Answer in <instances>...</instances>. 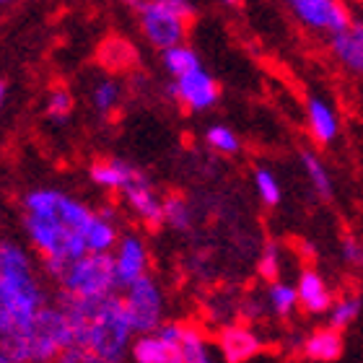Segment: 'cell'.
Returning <instances> with one entry per match:
<instances>
[{
	"mask_svg": "<svg viewBox=\"0 0 363 363\" xmlns=\"http://www.w3.org/2000/svg\"><path fill=\"white\" fill-rule=\"evenodd\" d=\"M361 294H345L337 296L333 306L327 309V327H333L337 333H345L348 327H353L361 317Z\"/></svg>",
	"mask_w": 363,
	"mask_h": 363,
	"instance_id": "ffe728a7",
	"label": "cell"
},
{
	"mask_svg": "<svg viewBox=\"0 0 363 363\" xmlns=\"http://www.w3.org/2000/svg\"><path fill=\"white\" fill-rule=\"evenodd\" d=\"M265 301H262V298H259V296H247V298H244V303H242V317L244 319H255V317H262V314H265Z\"/></svg>",
	"mask_w": 363,
	"mask_h": 363,
	"instance_id": "1f68e13d",
	"label": "cell"
},
{
	"mask_svg": "<svg viewBox=\"0 0 363 363\" xmlns=\"http://www.w3.org/2000/svg\"><path fill=\"white\" fill-rule=\"evenodd\" d=\"M161 60H164V68L172 78H182L192 73V70L203 68V60H200V52L195 47H189L187 42H182L177 47H169L161 52Z\"/></svg>",
	"mask_w": 363,
	"mask_h": 363,
	"instance_id": "44dd1931",
	"label": "cell"
},
{
	"mask_svg": "<svg viewBox=\"0 0 363 363\" xmlns=\"http://www.w3.org/2000/svg\"><path fill=\"white\" fill-rule=\"evenodd\" d=\"M6 101H8V81L0 78V112L6 109Z\"/></svg>",
	"mask_w": 363,
	"mask_h": 363,
	"instance_id": "d6a6232c",
	"label": "cell"
},
{
	"mask_svg": "<svg viewBox=\"0 0 363 363\" xmlns=\"http://www.w3.org/2000/svg\"><path fill=\"white\" fill-rule=\"evenodd\" d=\"M125 205L130 208V213L135 216L145 228H161L164 226V213H161V203H164V197L156 192L148 177L140 174L133 184L120 192Z\"/></svg>",
	"mask_w": 363,
	"mask_h": 363,
	"instance_id": "7c38bea8",
	"label": "cell"
},
{
	"mask_svg": "<svg viewBox=\"0 0 363 363\" xmlns=\"http://www.w3.org/2000/svg\"><path fill=\"white\" fill-rule=\"evenodd\" d=\"M0 220H3V211H0Z\"/></svg>",
	"mask_w": 363,
	"mask_h": 363,
	"instance_id": "d590c367",
	"label": "cell"
},
{
	"mask_svg": "<svg viewBox=\"0 0 363 363\" xmlns=\"http://www.w3.org/2000/svg\"><path fill=\"white\" fill-rule=\"evenodd\" d=\"M164 226H169L177 234H187L192 228V205L184 195H167L161 203Z\"/></svg>",
	"mask_w": 363,
	"mask_h": 363,
	"instance_id": "cb8c5ba5",
	"label": "cell"
},
{
	"mask_svg": "<svg viewBox=\"0 0 363 363\" xmlns=\"http://www.w3.org/2000/svg\"><path fill=\"white\" fill-rule=\"evenodd\" d=\"M8 3H16V0H0V6H8Z\"/></svg>",
	"mask_w": 363,
	"mask_h": 363,
	"instance_id": "e575fe53",
	"label": "cell"
},
{
	"mask_svg": "<svg viewBox=\"0 0 363 363\" xmlns=\"http://www.w3.org/2000/svg\"><path fill=\"white\" fill-rule=\"evenodd\" d=\"M296 21L309 31L333 37L353 23V11L345 0H286Z\"/></svg>",
	"mask_w": 363,
	"mask_h": 363,
	"instance_id": "52a82bcc",
	"label": "cell"
},
{
	"mask_svg": "<svg viewBox=\"0 0 363 363\" xmlns=\"http://www.w3.org/2000/svg\"><path fill=\"white\" fill-rule=\"evenodd\" d=\"M94 208L57 187H31L21 197V228L39 262L68 265L86 255V228Z\"/></svg>",
	"mask_w": 363,
	"mask_h": 363,
	"instance_id": "6da1fadb",
	"label": "cell"
},
{
	"mask_svg": "<svg viewBox=\"0 0 363 363\" xmlns=\"http://www.w3.org/2000/svg\"><path fill=\"white\" fill-rule=\"evenodd\" d=\"M218 6H223V8H239L242 6V0H216Z\"/></svg>",
	"mask_w": 363,
	"mask_h": 363,
	"instance_id": "836d02e7",
	"label": "cell"
},
{
	"mask_svg": "<svg viewBox=\"0 0 363 363\" xmlns=\"http://www.w3.org/2000/svg\"><path fill=\"white\" fill-rule=\"evenodd\" d=\"M205 143L211 151H216L218 156H236L242 151V140L228 125H211L205 130Z\"/></svg>",
	"mask_w": 363,
	"mask_h": 363,
	"instance_id": "484cf974",
	"label": "cell"
},
{
	"mask_svg": "<svg viewBox=\"0 0 363 363\" xmlns=\"http://www.w3.org/2000/svg\"><path fill=\"white\" fill-rule=\"evenodd\" d=\"M169 94L174 96V101L182 109H187L192 114H203L211 112L213 106L218 104L220 86L213 78V73H208L203 65V68L192 70L187 76L174 78L172 86H169Z\"/></svg>",
	"mask_w": 363,
	"mask_h": 363,
	"instance_id": "30bf717a",
	"label": "cell"
},
{
	"mask_svg": "<svg viewBox=\"0 0 363 363\" xmlns=\"http://www.w3.org/2000/svg\"><path fill=\"white\" fill-rule=\"evenodd\" d=\"M55 363H96V358L91 356L89 350L78 348V345H68V348L57 356V361Z\"/></svg>",
	"mask_w": 363,
	"mask_h": 363,
	"instance_id": "4dcf8cb0",
	"label": "cell"
},
{
	"mask_svg": "<svg viewBox=\"0 0 363 363\" xmlns=\"http://www.w3.org/2000/svg\"><path fill=\"white\" fill-rule=\"evenodd\" d=\"M55 283L60 288V296L81 298V301H94V298H106L117 294V280H114L109 255H84L73 259L62 267Z\"/></svg>",
	"mask_w": 363,
	"mask_h": 363,
	"instance_id": "277c9868",
	"label": "cell"
},
{
	"mask_svg": "<svg viewBox=\"0 0 363 363\" xmlns=\"http://www.w3.org/2000/svg\"><path fill=\"white\" fill-rule=\"evenodd\" d=\"M179 356L182 363H220L211 337L192 322H184V327H182Z\"/></svg>",
	"mask_w": 363,
	"mask_h": 363,
	"instance_id": "d6986e66",
	"label": "cell"
},
{
	"mask_svg": "<svg viewBox=\"0 0 363 363\" xmlns=\"http://www.w3.org/2000/svg\"><path fill=\"white\" fill-rule=\"evenodd\" d=\"M306 128L314 143L333 145L340 138V112L335 104L322 94H309L306 96Z\"/></svg>",
	"mask_w": 363,
	"mask_h": 363,
	"instance_id": "4fadbf2b",
	"label": "cell"
},
{
	"mask_svg": "<svg viewBox=\"0 0 363 363\" xmlns=\"http://www.w3.org/2000/svg\"><path fill=\"white\" fill-rule=\"evenodd\" d=\"M280 270H283V250H280L278 242H267L257 259L259 278L267 280V283H275L280 278Z\"/></svg>",
	"mask_w": 363,
	"mask_h": 363,
	"instance_id": "83f0119b",
	"label": "cell"
},
{
	"mask_svg": "<svg viewBox=\"0 0 363 363\" xmlns=\"http://www.w3.org/2000/svg\"><path fill=\"white\" fill-rule=\"evenodd\" d=\"M296 298H298V309H303L309 317H322L327 314V309L333 306L335 294L330 283L325 280V275L314 267L301 270L298 280H296Z\"/></svg>",
	"mask_w": 363,
	"mask_h": 363,
	"instance_id": "5bb4252c",
	"label": "cell"
},
{
	"mask_svg": "<svg viewBox=\"0 0 363 363\" xmlns=\"http://www.w3.org/2000/svg\"><path fill=\"white\" fill-rule=\"evenodd\" d=\"M345 350V335L333 327H319L301 340V353L314 363H333Z\"/></svg>",
	"mask_w": 363,
	"mask_h": 363,
	"instance_id": "ac0fdd59",
	"label": "cell"
},
{
	"mask_svg": "<svg viewBox=\"0 0 363 363\" xmlns=\"http://www.w3.org/2000/svg\"><path fill=\"white\" fill-rule=\"evenodd\" d=\"M73 106H76V99L68 89H52L47 96V117L55 122H65L73 114Z\"/></svg>",
	"mask_w": 363,
	"mask_h": 363,
	"instance_id": "f1b7e54d",
	"label": "cell"
},
{
	"mask_svg": "<svg viewBox=\"0 0 363 363\" xmlns=\"http://www.w3.org/2000/svg\"><path fill=\"white\" fill-rule=\"evenodd\" d=\"M262 301H265V309L280 319H288L296 309H298V298H296L294 283H286V280H275V283H270L265 296H262Z\"/></svg>",
	"mask_w": 363,
	"mask_h": 363,
	"instance_id": "7402d4cb",
	"label": "cell"
},
{
	"mask_svg": "<svg viewBox=\"0 0 363 363\" xmlns=\"http://www.w3.org/2000/svg\"><path fill=\"white\" fill-rule=\"evenodd\" d=\"M301 164H303V172L309 177V184L314 187L322 200H333L335 195V184H333V177H330V169L322 159H319L314 151H303L301 153Z\"/></svg>",
	"mask_w": 363,
	"mask_h": 363,
	"instance_id": "603a6c76",
	"label": "cell"
},
{
	"mask_svg": "<svg viewBox=\"0 0 363 363\" xmlns=\"http://www.w3.org/2000/svg\"><path fill=\"white\" fill-rule=\"evenodd\" d=\"M57 303L73 330V345L89 350L96 363H125L130 356L133 330L122 311L120 296H106L94 301L65 298L60 296Z\"/></svg>",
	"mask_w": 363,
	"mask_h": 363,
	"instance_id": "7a4b0ae2",
	"label": "cell"
},
{
	"mask_svg": "<svg viewBox=\"0 0 363 363\" xmlns=\"http://www.w3.org/2000/svg\"><path fill=\"white\" fill-rule=\"evenodd\" d=\"M255 189H257V197L267 208H275L283 200V187H280V179L275 177V172H270L267 167L255 169Z\"/></svg>",
	"mask_w": 363,
	"mask_h": 363,
	"instance_id": "4316f807",
	"label": "cell"
},
{
	"mask_svg": "<svg viewBox=\"0 0 363 363\" xmlns=\"http://www.w3.org/2000/svg\"><path fill=\"white\" fill-rule=\"evenodd\" d=\"M184 322L167 319L159 330L135 335L130 342V361L133 363H182L179 337Z\"/></svg>",
	"mask_w": 363,
	"mask_h": 363,
	"instance_id": "ba28073f",
	"label": "cell"
},
{
	"mask_svg": "<svg viewBox=\"0 0 363 363\" xmlns=\"http://www.w3.org/2000/svg\"><path fill=\"white\" fill-rule=\"evenodd\" d=\"M135 13L143 37L151 42V47L164 52L187 39L189 23L197 16V6L195 0H148Z\"/></svg>",
	"mask_w": 363,
	"mask_h": 363,
	"instance_id": "3957f363",
	"label": "cell"
},
{
	"mask_svg": "<svg viewBox=\"0 0 363 363\" xmlns=\"http://www.w3.org/2000/svg\"><path fill=\"white\" fill-rule=\"evenodd\" d=\"M109 259H112L117 291L151 272V250H148L145 236L138 231H122Z\"/></svg>",
	"mask_w": 363,
	"mask_h": 363,
	"instance_id": "9c48e42d",
	"label": "cell"
},
{
	"mask_svg": "<svg viewBox=\"0 0 363 363\" xmlns=\"http://www.w3.org/2000/svg\"><path fill=\"white\" fill-rule=\"evenodd\" d=\"M330 52L335 62L342 70H348L350 76H361L363 73V23L353 18L348 29L337 31L330 37Z\"/></svg>",
	"mask_w": 363,
	"mask_h": 363,
	"instance_id": "9a60e30c",
	"label": "cell"
},
{
	"mask_svg": "<svg viewBox=\"0 0 363 363\" xmlns=\"http://www.w3.org/2000/svg\"><path fill=\"white\" fill-rule=\"evenodd\" d=\"M120 234H122V226H120L117 211L109 208V205L101 208V211H96L84 236L86 255H112Z\"/></svg>",
	"mask_w": 363,
	"mask_h": 363,
	"instance_id": "2e32d148",
	"label": "cell"
},
{
	"mask_svg": "<svg viewBox=\"0 0 363 363\" xmlns=\"http://www.w3.org/2000/svg\"><path fill=\"white\" fill-rule=\"evenodd\" d=\"M340 255H342V262L348 267H361L363 262V247H361V239L353 234L342 236V244H340Z\"/></svg>",
	"mask_w": 363,
	"mask_h": 363,
	"instance_id": "f546056e",
	"label": "cell"
},
{
	"mask_svg": "<svg viewBox=\"0 0 363 363\" xmlns=\"http://www.w3.org/2000/svg\"><path fill=\"white\" fill-rule=\"evenodd\" d=\"M140 174H143L140 169H135L130 161H122V159H99L89 169L91 182L101 189H109V192H122V189L128 187V184H133Z\"/></svg>",
	"mask_w": 363,
	"mask_h": 363,
	"instance_id": "e0dca14e",
	"label": "cell"
},
{
	"mask_svg": "<svg viewBox=\"0 0 363 363\" xmlns=\"http://www.w3.org/2000/svg\"><path fill=\"white\" fill-rule=\"evenodd\" d=\"M120 101H122V86L114 78H101L94 86V91H91V104H94V109L99 114H104V117H109L120 106Z\"/></svg>",
	"mask_w": 363,
	"mask_h": 363,
	"instance_id": "d4e9b609",
	"label": "cell"
},
{
	"mask_svg": "<svg viewBox=\"0 0 363 363\" xmlns=\"http://www.w3.org/2000/svg\"><path fill=\"white\" fill-rule=\"evenodd\" d=\"M117 296H120L122 311L128 317L133 335L153 333L167 322V294L159 278H153L151 272L120 288Z\"/></svg>",
	"mask_w": 363,
	"mask_h": 363,
	"instance_id": "5b68a950",
	"label": "cell"
},
{
	"mask_svg": "<svg viewBox=\"0 0 363 363\" xmlns=\"http://www.w3.org/2000/svg\"><path fill=\"white\" fill-rule=\"evenodd\" d=\"M26 345L29 363H55L62 350L73 345V330L60 303L50 301L45 309L37 311L26 333Z\"/></svg>",
	"mask_w": 363,
	"mask_h": 363,
	"instance_id": "8992f818",
	"label": "cell"
},
{
	"mask_svg": "<svg viewBox=\"0 0 363 363\" xmlns=\"http://www.w3.org/2000/svg\"><path fill=\"white\" fill-rule=\"evenodd\" d=\"M216 353L220 363H247L265 350V340L250 325H226L216 335Z\"/></svg>",
	"mask_w": 363,
	"mask_h": 363,
	"instance_id": "8fae6325",
	"label": "cell"
}]
</instances>
